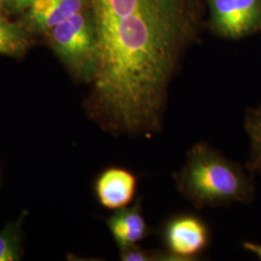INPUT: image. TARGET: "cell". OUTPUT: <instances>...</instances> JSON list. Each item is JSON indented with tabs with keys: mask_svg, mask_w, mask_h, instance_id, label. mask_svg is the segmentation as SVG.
<instances>
[{
	"mask_svg": "<svg viewBox=\"0 0 261 261\" xmlns=\"http://www.w3.org/2000/svg\"><path fill=\"white\" fill-rule=\"evenodd\" d=\"M2 9V8H1V5H0V10Z\"/></svg>",
	"mask_w": 261,
	"mask_h": 261,
	"instance_id": "obj_15",
	"label": "cell"
},
{
	"mask_svg": "<svg viewBox=\"0 0 261 261\" xmlns=\"http://www.w3.org/2000/svg\"><path fill=\"white\" fill-rule=\"evenodd\" d=\"M244 127L251 140V151L245 168L252 175H261V105L247 110Z\"/></svg>",
	"mask_w": 261,
	"mask_h": 261,
	"instance_id": "obj_9",
	"label": "cell"
},
{
	"mask_svg": "<svg viewBox=\"0 0 261 261\" xmlns=\"http://www.w3.org/2000/svg\"><path fill=\"white\" fill-rule=\"evenodd\" d=\"M243 248L248 251L252 252L254 255H256L261 260V245L260 244H255V243L249 242L245 241L242 243Z\"/></svg>",
	"mask_w": 261,
	"mask_h": 261,
	"instance_id": "obj_14",
	"label": "cell"
},
{
	"mask_svg": "<svg viewBox=\"0 0 261 261\" xmlns=\"http://www.w3.org/2000/svg\"><path fill=\"white\" fill-rule=\"evenodd\" d=\"M106 222L119 251L139 245L152 232L143 215L140 197L134 204L115 210Z\"/></svg>",
	"mask_w": 261,
	"mask_h": 261,
	"instance_id": "obj_7",
	"label": "cell"
},
{
	"mask_svg": "<svg viewBox=\"0 0 261 261\" xmlns=\"http://www.w3.org/2000/svg\"><path fill=\"white\" fill-rule=\"evenodd\" d=\"M139 178L128 168L109 167L94 181V194L100 205L108 210H118L130 205L137 195Z\"/></svg>",
	"mask_w": 261,
	"mask_h": 261,
	"instance_id": "obj_6",
	"label": "cell"
},
{
	"mask_svg": "<svg viewBox=\"0 0 261 261\" xmlns=\"http://www.w3.org/2000/svg\"><path fill=\"white\" fill-rule=\"evenodd\" d=\"M88 7V0H59L47 15L29 22V27L36 32L47 33L51 28L64 22L79 12Z\"/></svg>",
	"mask_w": 261,
	"mask_h": 261,
	"instance_id": "obj_8",
	"label": "cell"
},
{
	"mask_svg": "<svg viewBox=\"0 0 261 261\" xmlns=\"http://www.w3.org/2000/svg\"><path fill=\"white\" fill-rule=\"evenodd\" d=\"M165 250L177 261L198 259L211 243L210 226L194 213H179L167 219L160 228Z\"/></svg>",
	"mask_w": 261,
	"mask_h": 261,
	"instance_id": "obj_4",
	"label": "cell"
},
{
	"mask_svg": "<svg viewBox=\"0 0 261 261\" xmlns=\"http://www.w3.org/2000/svg\"><path fill=\"white\" fill-rule=\"evenodd\" d=\"M97 68L84 102L88 117L114 136L161 133L168 89L193 35L189 0H88Z\"/></svg>",
	"mask_w": 261,
	"mask_h": 261,
	"instance_id": "obj_1",
	"label": "cell"
},
{
	"mask_svg": "<svg viewBox=\"0 0 261 261\" xmlns=\"http://www.w3.org/2000/svg\"><path fill=\"white\" fill-rule=\"evenodd\" d=\"M28 211H23L16 222L6 224L0 231V261H19L23 254L22 225Z\"/></svg>",
	"mask_w": 261,
	"mask_h": 261,
	"instance_id": "obj_11",
	"label": "cell"
},
{
	"mask_svg": "<svg viewBox=\"0 0 261 261\" xmlns=\"http://www.w3.org/2000/svg\"><path fill=\"white\" fill-rule=\"evenodd\" d=\"M123 261H177L166 250H146L139 245H135L119 251Z\"/></svg>",
	"mask_w": 261,
	"mask_h": 261,
	"instance_id": "obj_12",
	"label": "cell"
},
{
	"mask_svg": "<svg viewBox=\"0 0 261 261\" xmlns=\"http://www.w3.org/2000/svg\"><path fill=\"white\" fill-rule=\"evenodd\" d=\"M29 46L27 30L0 17V56L21 57Z\"/></svg>",
	"mask_w": 261,
	"mask_h": 261,
	"instance_id": "obj_10",
	"label": "cell"
},
{
	"mask_svg": "<svg viewBox=\"0 0 261 261\" xmlns=\"http://www.w3.org/2000/svg\"><path fill=\"white\" fill-rule=\"evenodd\" d=\"M47 40L56 56L75 80L90 84L98 61V42L87 8L51 28Z\"/></svg>",
	"mask_w": 261,
	"mask_h": 261,
	"instance_id": "obj_3",
	"label": "cell"
},
{
	"mask_svg": "<svg viewBox=\"0 0 261 261\" xmlns=\"http://www.w3.org/2000/svg\"><path fill=\"white\" fill-rule=\"evenodd\" d=\"M173 178L178 192L196 209L250 203L255 196L252 174L206 142L190 148Z\"/></svg>",
	"mask_w": 261,
	"mask_h": 261,
	"instance_id": "obj_2",
	"label": "cell"
},
{
	"mask_svg": "<svg viewBox=\"0 0 261 261\" xmlns=\"http://www.w3.org/2000/svg\"><path fill=\"white\" fill-rule=\"evenodd\" d=\"M215 28L224 37L239 39L261 28V0H210Z\"/></svg>",
	"mask_w": 261,
	"mask_h": 261,
	"instance_id": "obj_5",
	"label": "cell"
},
{
	"mask_svg": "<svg viewBox=\"0 0 261 261\" xmlns=\"http://www.w3.org/2000/svg\"><path fill=\"white\" fill-rule=\"evenodd\" d=\"M35 0H0L2 9L12 13H19L27 10L31 6Z\"/></svg>",
	"mask_w": 261,
	"mask_h": 261,
	"instance_id": "obj_13",
	"label": "cell"
}]
</instances>
